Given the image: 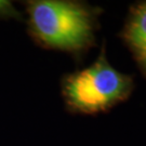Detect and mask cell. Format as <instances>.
<instances>
[{
  "mask_svg": "<svg viewBox=\"0 0 146 146\" xmlns=\"http://www.w3.org/2000/svg\"><path fill=\"white\" fill-rule=\"evenodd\" d=\"M28 35L38 47L68 53L77 63L96 44L103 9L79 0H28Z\"/></svg>",
  "mask_w": 146,
  "mask_h": 146,
  "instance_id": "obj_1",
  "label": "cell"
},
{
  "mask_svg": "<svg viewBox=\"0 0 146 146\" xmlns=\"http://www.w3.org/2000/svg\"><path fill=\"white\" fill-rule=\"evenodd\" d=\"M134 87L133 76L119 72L110 63L105 40L92 64L65 74L61 78L65 110L73 115L108 113L128 101Z\"/></svg>",
  "mask_w": 146,
  "mask_h": 146,
  "instance_id": "obj_2",
  "label": "cell"
},
{
  "mask_svg": "<svg viewBox=\"0 0 146 146\" xmlns=\"http://www.w3.org/2000/svg\"><path fill=\"white\" fill-rule=\"evenodd\" d=\"M146 79V0L130 5L123 27L118 34Z\"/></svg>",
  "mask_w": 146,
  "mask_h": 146,
  "instance_id": "obj_3",
  "label": "cell"
},
{
  "mask_svg": "<svg viewBox=\"0 0 146 146\" xmlns=\"http://www.w3.org/2000/svg\"><path fill=\"white\" fill-rule=\"evenodd\" d=\"M8 17H14L20 20L22 19L20 12L15 10L12 2L0 1V19H8Z\"/></svg>",
  "mask_w": 146,
  "mask_h": 146,
  "instance_id": "obj_4",
  "label": "cell"
}]
</instances>
